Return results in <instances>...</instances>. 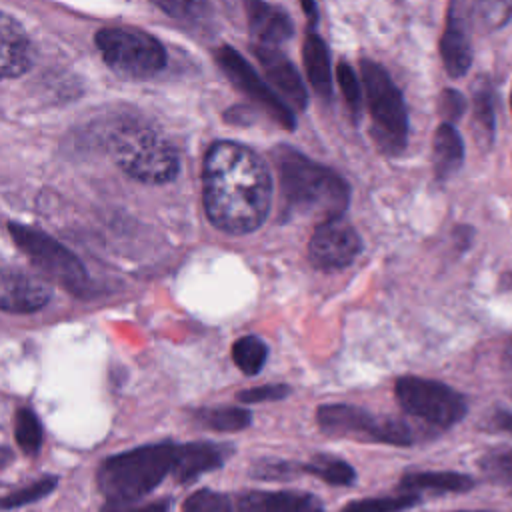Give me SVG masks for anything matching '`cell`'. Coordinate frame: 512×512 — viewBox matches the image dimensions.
<instances>
[{"label":"cell","instance_id":"6da1fadb","mask_svg":"<svg viewBox=\"0 0 512 512\" xmlns=\"http://www.w3.org/2000/svg\"><path fill=\"white\" fill-rule=\"evenodd\" d=\"M202 198L206 216L218 230L250 234L270 210V170L252 148L232 140L214 142L204 156Z\"/></svg>","mask_w":512,"mask_h":512},{"label":"cell","instance_id":"7a4b0ae2","mask_svg":"<svg viewBox=\"0 0 512 512\" xmlns=\"http://www.w3.org/2000/svg\"><path fill=\"white\" fill-rule=\"evenodd\" d=\"M272 160L280 178V192L288 214L330 220L348 208L350 186L332 168L318 164L300 150L278 144Z\"/></svg>","mask_w":512,"mask_h":512},{"label":"cell","instance_id":"3957f363","mask_svg":"<svg viewBox=\"0 0 512 512\" xmlns=\"http://www.w3.org/2000/svg\"><path fill=\"white\" fill-rule=\"evenodd\" d=\"M176 444L160 442L108 458L98 470L100 492L108 502H134L172 474Z\"/></svg>","mask_w":512,"mask_h":512},{"label":"cell","instance_id":"277c9868","mask_svg":"<svg viewBox=\"0 0 512 512\" xmlns=\"http://www.w3.org/2000/svg\"><path fill=\"white\" fill-rule=\"evenodd\" d=\"M110 152L116 164L132 178L146 184H164L176 178L180 160L174 146L154 128L124 124L110 136Z\"/></svg>","mask_w":512,"mask_h":512},{"label":"cell","instance_id":"5b68a950","mask_svg":"<svg viewBox=\"0 0 512 512\" xmlns=\"http://www.w3.org/2000/svg\"><path fill=\"white\" fill-rule=\"evenodd\" d=\"M360 78L376 142L386 154H400L408 142V112L402 92L378 62L362 60Z\"/></svg>","mask_w":512,"mask_h":512},{"label":"cell","instance_id":"8992f818","mask_svg":"<svg viewBox=\"0 0 512 512\" xmlns=\"http://www.w3.org/2000/svg\"><path fill=\"white\" fill-rule=\"evenodd\" d=\"M104 62L124 78H150L166 64L164 46L138 28H102L94 38Z\"/></svg>","mask_w":512,"mask_h":512},{"label":"cell","instance_id":"52a82bcc","mask_svg":"<svg viewBox=\"0 0 512 512\" xmlns=\"http://www.w3.org/2000/svg\"><path fill=\"white\" fill-rule=\"evenodd\" d=\"M318 428L332 438H354L390 446L412 444L410 428L394 418L374 416L352 404H322L316 410Z\"/></svg>","mask_w":512,"mask_h":512},{"label":"cell","instance_id":"ba28073f","mask_svg":"<svg viewBox=\"0 0 512 512\" xmlns=\"http://www.w3.org/2000/svg\"><path fill=\"white\" fill-rule=\"evenodd\" d=\"M394 394L406 414L438 428L458 424L468 412V404L460 392L442 382L420 376L398 378Z\"/></svg>","mask_w":512,"mask_h":512},{"label":"cell","instance_id":"9c48e42d","mask_svg":"<svg viewBox=\"0 0 512 512\" xmlns=\"http://www.w3.org/2000/svg\"><path fill=\"white\" fill-rule=\"evenodd\" d=\"M8 230L18 248L44 276L74 294L84 292V288L88 286V274L82 262L68 248L32 226L10 222Z\"/></svg>","mask_w":512,"mask_h":512},{"label":"cell","instance_id":"30bf717a","mask_svg":"<svg viewBox=\"0 0 512 512\" xmlns=\"http://www.w3.org/2000/svg\"><path fill=\"white\" fill-rule=\"evenodd\" d=\"M216 62L220 70L228 76V80L246 94L252 102H256L274 122L292 130L296 126V116L292 108L270 88L266 80L258 76V72L248 64V60L234 50L232 46H220L216 52Z\"/></svg>","mask_w":512,"mask_h":512},{"label":"cell","instance_id":"8fae6325","mask_svg":"<svg viewBox=\"0 0 512 512\" xmlns=\"http://www.w3.org/2000/svg\"><path fill=\"white\" fill-rule=\"evenodd\" d=\"M362 252V238L342 216L322 220L308 242V260L322 272L350 266Z\"/></svg>","mask_w":512,"mask_h":512},{"label":"cell","instance_id":"7c38bea8","mask_svg":"<svg viewBox=\"0 0 512 512\" xmlns=\"http://www.w3.org/2000/svg\"><path fill=\"white\" fill-rule=\"evenodd\" d=\"M440 56L452 78L464 76L472 64L470 10L466 0H450L448 4L446 26L440 38Z\"/></svg>","mask_w":512,"mask_h":512},{"label":"cell","instance_id":"4fadbf2b","mask_svg":"<svg viewBox=\"0 0 512 512\" xmlns=\"http://www.w3.org/2000/svg\"><path fill=\"white\" fill-rule=\"evenodd\" d=\"M256 60L262 64L264 76L268 78L270 88L290 106L304 110L308 104V92L306 86L294 68V64L276 48V46H264L254 44L252 48Z\"/></svg>","mask_w":512,"mask_h":512},{"label":"cell","instance_id":"5bb4252c","mask_svg":"<svg viewBox=\"0 0 512 512\" xmlns=\"http://www.w3.org/2000/svg\"><path fill=\"white\" fill-rule=\"evenodd\" d=\"M50 300V286L38 276L0 268V310L6 312H36Z\"/></svg>","mask_w":512,"mask_h":512},{"label":"cell","instance_id":"9a60e30c","mask_svg":"<svg viewBox=\"0 0 512 512\" xmlns=\"http://www.w3.org/2000/svg\"><path fill=\"white\" fill-rule=\"evenodd\" d=\"M240 512H324L322 500L294 490H250L238 494Z\"/></svg>","mask_w":512,"mask_h":512},{"label":"cell","instance_id":"2e32d148","mask_svg":"<svg viewBox=\"0 0 512 512\" xmlns=\"http://www.w3.org/2000/svg\"><path fill=\"white\" fill-rule=\"evenodd\" d=\"M230 448L212 444V442H190V444H176L174 468L172 476L186 484L196 480L200 474L220 468L228 458Z\"/></svg>","mask_w":512,"mask_h":512},{"label":"cell","instance_id":"e0dca14e","mask_svg":"<svg viewBox=\"0 0 512 512\" xmlns=\"http://www.w3.org/2000/svg\"><path fill=\"white\" fill-rule=\"evenodd\" d=\"M244 8L250 32L258 40L256 44L278 46L292 36L294 26L284 10L264 0H244Z\"/></svg>","mask_w":512,"mask_h":512},{"label":"cell","instance_id":"ac0fdd59","mask_svg":"<svg viewBox=\"0 0 512 512\" xmlns=\"http://www.w3.org/2000/svg\"><path fill=\"white\" fill-rule=\"evenodd\" d=\"M32 64V44L24 28L0 10V78L18 76Z\"/></svg>","mask_w":512,"mask_h":512},{"label":"cell","instance_id":"d6986e66","mask_svg":"<svg viewBox=\"0 0 512 512\" xmlns=\"http://www.w3.org/2000/svg\"><path fill=\"white\" fill-rule=\"evenodd\" d=\"M398 488L410 494H460L474 488V478L462 472L452 470H426V472H408L400 478Z\"/></svg>","mask_w":512,"mask_h":512},{"label":"cell","instance_id":"ffe728a7","mask_svg":"<svg viewBox=\"0 0 512 512\" xmlns=\"http://www.w3.org/2000/svg\"><path fill=\"white\" fill-rule=\"evenodd\" d=\"M462 162H464L462 136L450 122L440 124L432 140V164H434L436 176L440 180L450 178L460 170Z\"/></svg>","mask_w":512,"mask_h":512},{"label":"cell","instance_id":"44dd1931","mask_svg":"<svg viewBox=\"0 0 512 512\" xmlns=\"http://www.w3.org/2000/svg\"><path fill=\"white\" fill-rule=\"evenodd\" d=\"M302 60L304 70L308 76L310 86L322 98L330 96L332 92V78H330V54L328 46L316 32H308L304 46H302Z\"/></svg>","mask_w":512,"mask_h":512},{"label":"cell","instance_id":"7402d4cb","mask_svg":"<svg viewBox=\"0 0 512 512\" xmlns=\"http://www.w3.org/2000/svg\"><path fill=\"white\" fill-rule=\"evenodd\" d=\"M194 418L200 426L216 432H238L250 426L252 414L246 408L236 406H210V408H198L194 412Z\"/></svg>","mask_w":512,"mask_h":512},{"label":"cell","instance_id":"603a6c76","mask_svg":"<svg viewBox=\"0 0 512 512\" xmlns=\"http://www.w3.org/2000/svg\"><path fill=\"white\" fill-rule=\"evenodd\" d=\"M302 472L320 478L330 486H350L356 482V470L342 458L332 454H316L302 464Z\"/></svg>","mask_w":512,"mask_h":512},{"label":"cell","instance_id":"cb8c5ba5","mask_svg":"<svg viewBox=\"0 0 512 512\" xmlns=\"http://www.w3.org/2000/svg\"><path fill=\"white\" fill-rule=\"evenodd\" d=\"M468 10L480 32H494L512 20V0H474Z\"/></svg>","mask_w":512,"mask_h":512},{"label":"cell","instance_id":"d4e9b609","mask_svg":"<svg viewBox=\"0 0 512 512\" xmlns=\"http://www.w3.org/2000/svg\"><path fill=\"white\" fill-rule=\"evenodd\" d=\"M230 354H232V362L236 364V368L240 372H244L246 376H256L266 364L268 346L262 338H258L254 334H248V336L238 338L232 344Z\"/></svg>","mask_w":512,"mask_h":512},{"label":"cell","instance_id":"484cf974","mask_svg":"<svg viewBox=\"0 0 512 512\" xmlns=\"http://www.w3.org/2000/svg\"><path fill=\"white\" fill-rule=\"evenodd\" d=\"M182 512H240V506L236 496L202 488L184 500Z\"/></svg>","mask_w":512,"mask_h":512},{"label":"cell","instance_id":"4316f807","mask_svg":"<svg viewBox=\"0 0 512 512\" xmlns=\"http://www.w3.org/2000/svg\"><path fill=\"white\" fill-rule=\"evenodd\" d=\"M420 502L418 494H400V496H378V498H360L348 502L340 512H402L414 508Z\"/></svg>","mask_w":512,"mask_h":512},{"label":"cell","instance_id":"83f0119b","mask_svg":"<svg viewBox=\"0 0 512 512\" xmlns=\"http://www.w3.org/2000/svg\"><path fill=\"white\" fill-rule=\"evenodd\" d=\"M14 436L22 452L26 454H36L40 444H42V426L38 416L30 408H20L16 412V426H14Z\"/></svg>","mask_w":512,"mask_h":512},{"label":"cell","instance_id":"f1b7e54d","mask_svg":"<svg viewBox=\"0 0 512 512\" xmlns=\"http://www.w3.org/2000/svg\"><path fill=\"white\" fill-rule=\"evenodd\" d=\"M336 80H338L344 102L350 108L352 116H358L360 106H362V82H360L356 70L348 62H340L336 68Z\"/></svg>","mask_w":512,"mask_h":512},{"label":"cell","instance_id":"f546056e","mask_svg":"<svg viewBox=\"0 0 512 512\" xmlns=\"http://www.w3.org/2000/svg\"><path fill=\"white\" fill-rule=\"evenodd\" d=\"M480 468L492 482L502 484L512 490V448L494 452V454H486L480 460Z\"/></svg>","mask_w":512,"mask_h":512},{"label":"cell","instance_id":"4dcf8cb0","mask_svg":"<svg viewBox=\"0 0 512 512\" xmlns=\"http://www.w3.org/2000/svg\"><path fill=\"white\" fill-rule=\"evenodd\" d=\"M472 110H474V124L478 126L480 136L490 142L492 134H494V102H492V94L488 90H478L474 94Z\"/></svg>","mask_w":512,"mask_h":512},{"label":"cell","instance_id":"1f68e13d","mask_svg":"<svg viewBox=\"0 0 512 512\" xmlns=\"http://www.w3.org/2000/svg\"><path fill=\"white\" fill-rule=\"evenodd\" d=\"M54 486H56V478H42L18 492H10L8 496L0 498V508H16V506L36 502V500L44 498L48 492H52Z\"/></svg>","mask_w":512,"mask_h":512},{"label":"cell","instance_id":"d6a6232c","mask_svg":"<svg viewBox=\"0 0 512 512\" xmlns=\"http://www.w3.org/2000/svg\"><path fill=\"white\" fill-rule=\"evenodd\" d=\"M162 12L180 20H198L206 16L208 2L206 0H152Z\"/></svg>","mask_w":512,"mask_h":512},{"label":"cell","instance_id":"836d02e7","mask_svg":"<svg viewBox=\"0 0 512 512\" xmlns=\"http://www.w3.org/2000/svg\"><path fill=\"white\" fill-rule=\"evenodd\" d=\"M290 386L286 384H262L254 388H246L238 392V400L242 404H260V402H276L290 396Z\"/></svg>","mask_w":512,"mask_h":512},{"label":"cell","instance_id":"e575fe53","mask_svg":"<svg viewBox=\"0 0 512 512\" xmlns=\"http://www.w3.org/2000/svg\"><path fill=\"white\" fill-rule=\"evenodd\" d=\"M296 468L300 466L286 460H260L250 474L258 480H288L294 478V474H300Z\"/></svg>","mask_w":512,"mask_h":512},{"label":"cell","instance_id":"d590c367","mask_svg":"<svg viewBox=\"0 0 512 512\" xmlns=\"http://www.w3.org/2000/svg\"><path fill=\"white\" fill-rule=\"evenodd\" d=\"M466 110V100L460 92L456 90H444L442 96H440V114L448 120V122H454L458 120Z\"/></svg>","mask_w":512,"mask_h":512},{"label":"cell","instance_id":"8d00e7d4","mask_svg":"<svg viewBox=\"0 0 512 512\" xmlns=\"http://www.w3.org/2000/svg\"><path fill=\"white\" fill-rule=\"evenodd\" d=\"M102 512H168V502H148V504H132V502H108Z\"/></svg>","mask_w":512,"mask_h":512},{"label":"cell","instance_id":"74e56055","mask_svg":"<svg viewBox=\"0 0 512 512\" xmlns=\"http://www.w3.org/2000/svg\"><path fill=\"white\" fill-rule=\"evenodd\" d=\"M490 428L498 432L512 434V412L510 410H496L490 418Z\"/></svg>","mask_w":512,"mask_h":512},{"label":"cell","instance_id":"f35d334b","mask_svg":"<svg viewBox=\"0 0 512 512\" xmlns=\"http://www.w3.org/2000/svg\"><path fill=\"white\" fill-rule=\"evenodd\" d=\"M300 4H302L304 14H306L310 20H316V18H318V4H316V0H300Z\"/></svg>","mask_w":512,"mask_h":512},{"label":"cell","instance_id":"ab89813d","mask_svg":"<svg viewBox=\"0 0 512 512\" xmlns=\"http://www.w3.org/2000/svg\"><path fill=\"white\" fill-rule=\"evenodd\" d=\"M504 364H506V374H508V384L512 388V340L506 348V354H504Z\"/></svg>","mask_w":512,"mask_h":512},{"label":"cell","instance_id":"60d3db41","mask_svg":"<svg viewBox=\"0 0 512 512\" xmlns=\"http://www.w3.org/2000/svg\"><path fill=\"white\" fill-rule=\"evenodd\" d=\"M12 462V452L8 448H0V468Z\"/></svg>","mask_w":512,"mask_h":512},{"label":"cell","instance_id":"b9f144b4","mask_svg":"<svg viewBox=\"0 0 512 512\" xmlns=\"http://www.w3.org/2000/svg\"><path fill=\"white\" fill-rule=\"evenodd\" d=\"M458 512H486V510H458Z\"/></svg>","mask_w":512,"mask_h":512},{"label":"cell","instance_id":"7bdbcfd3","mask_svg":"<svg viewBox=\"0 0 512 512\" xmlns=\"http://www.w3.org/2000/svg\"><path fill=\"white\" fill-rule=\"evenodd\" d=\"M510 106H512V94H510Z\"/></svg>","mask_w":512,"mask_h":512}]
</instances>
